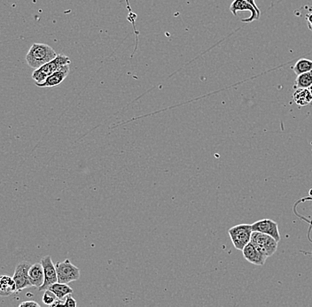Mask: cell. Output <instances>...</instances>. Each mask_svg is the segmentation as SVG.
<instances>
[{
  "label": "cell",
  "instance_id": "9a60e30c",
  "mask_svg": "<svg viewBox=\"0 0 312 307\" xmlns=\"http://www.w3.org/2000/svg\"><path fill=\"white\" fill-rule=\"evenodd\" d=\"M48 289L56 295L58 299H64L67 296L71 295V294L74 292L73 289L70 286H68V284H61V283H59V282H57L56 284L51 285L50 287L48 288Z\"/></svg>",
  "mask_w": 312,
  "mask_h": 307
},
{
  "label": "cell",
  "instance_id": "3957f363",
  "mask_svg": "<svg viewBox=\"0 0 312 307\" xmlns=\"http://www.w3.org/2000/svg\"><path fill=\"white\" fill-rule=\"evenodd\" d=\"M252 232L251 225L249 224H239L231 227L228 231L233 246L238 250H243L250 243Z\"/></svg>",
  "mask_w": 312,
  "mask_h": 307
},
{
  "label": "cell",
  "instance_id": "30bf717a",
  "mask_svg": "<svg viewBox=\"0 0 312 307\" xmlns=\"http://www.w3.org/2000/svg\"><path fill=\"white\" fill-rule=\"evenodd\" d=\"M68 73H69V65H65L61 67V69H59L47 77L43 83L36 84V85L37 87L40 88H51L57 86L66 79Z\"/></svg>",
  "mask_w": 312,
  "mask_h": 307
},
{
  "label": "cell",
  "instance_id": "8992f818",
  "mask_svg": "<svg viewBox=\"0 0 312 307\" xmlns=\"http://www.w3.org/2000/svg\"><path fill=\"white\" fill-rule=\"evenodd\" d=\"M31 267V265L30 262L22 261L18 264L15 267L13 278L16 285L17 293L20 292L26 288L32 287V284L29 278V270Z\"/></svg>",
  "mask_w": 312,
  "mask_h": 307
},
{
  "label": "cell",
  "instance_id": "ac0fdd59",
  "mask_svg": "<svg viewBox=\"0 0 312 307\" xmlns=\"http://www.w3.org/2000/svg\"><path fill=\"white\" fill-rule=\"evenodd\" d=\"M57 299L58 297H56V295L53 291H50L49 289L45 290L44 296H43V302H44V304L50 305L51 306Z\"/></svg>",
  "mask_w": 312,
  "mask_h": 307
},
{
  "label": "cell",
  "instance_id": "5bb4252c",
  "mask_svg": "<svg viewBox=\"0 0 312 307\" xmlns=\"http://www.w3.org/2000/svg\"><path fill=\"white\" fill-rule=\"evenodd\" d=\"M293 98L296 105L300 107H305L312 102V94L309 89L299 88L296 89V91L293 94Z\"/></svg>",
  "mask_w": 312,
  "mask_h": 307
},
{
  "label": "cell",
  "instance_id": "5b68a950",
  "mask_svg": "<svg viewBox=\"0 0 312 307\" xmlns=\"http://www.w3.org/2000/svg\"><path fill=\"white\" fill-rule=\"evenodd\" d=\"M57 272L58 282L61 284H69L80 279V269L71 263L69 260L57 262L55 265Z\"/></svg>",
  "mask_w": 312,
  "mask_h": 307
},
{
  "label": "cell",
  "instance_id": "d4e9b609",
  "mask_svg": "<svg viewBox=\"0 0 312 307\" xmlns=\"http://www.w3.org/2000/svg\"><path fill=\"white\" fill-rule=\"evenodd\" d=\"M305 199H308V200L312 201V197H306Z\"/></svg>",
  "mask_w": 312,
  "mask_h": 307
},
{
  "label": "cell",
  "instance_id": "484cf974",
  "mask_svg": "<svg viewBox=\"0 0 312 307\" xmlns=\"http://www.w3.org/2000/svg\"><path fill=\"white\" fill-rule=\"evenodd\" d=\"M0 34H1V32H0Z\"/></svg>",
  "mask_w": 312,
  "mask_h": 307
},
{
  "label": "cell",
  "instance_id": "603a6c76",
  "mask_svg": "<svg viewBox=\"0 0 312 307\" xmlns=\"http://www.w3.org/2000/svg\"><path fill=\"white\" fill-rule=\"evenodd\" d=\"M307 20H308V26H309V29L312 31V13L307 14Z\"/></svg>",
  "mask_w": 312,
  "mask_h": 307
},
{
  "label": "cell",
  "instance_id": "8fae6325",
  "mask_svg": "<svg viewBox=\"0 0 312 307\" xmlns=\"http://www.w3.org/2000/svg\"><path fill=\"white\" fill-rule=\"evenodd\" d=\"M242 253L246 261L256 265V266H263L266 264V260L268 259L252 243H249L246 245L244 249L242 250Z\"/></svg>",
  "mask_w": 312,
  "mask_h": 307
},
{
  "label": "cell",
  "instance_id": "ffe728a7",
  "mask_svg": "<svg viewBox=\"0 0 312 307\" xmlns=\"http://www.w3.org/2000/svg\"><path fill=\"white\" fill-rule=\"evenodd\" d=\"M20 307H40V304L35 301H25L19 305Z\"/></svg>",
  "mask_w": 312,
  "mask_h": 307
},
{
  "label": "cell",
  "instance_id": "e0dca14e",
  "mask_svg": "<svg viewBox=\"0 0 312 307\" xmlns=\"http://www.w3.org/2000/svg\"><path fill=\"white\" fill-rule=\"evenodd\" d=\"M312 84V73L311 72H306V73L298 74L296 77V83H295V89H309Z\"/></svg>",
  "mask_w": 312,
  "mask_h": 307
},
{
  "label": "cell",
  "instance_id": "7c38bea8",
  "mask_svg": "<svg viewBox=\"0 0 312 307\" xmlns=\"http://www.w3.org/2000/svg\"><path fill=\"white\" fill-rule=\"evenodd\" d=\"M29 278L33 287L40 288L44 282V268L42 264L36 263L29 270Z\"/></svg>",
  "mask_w": 312,
  "mask_h": 307
},
{
  "label": "cell",
  "instance_id": "4fadbf2b",
  "mask_svg": "<svg viewBox=\"0 0 312 307\" xmlns=\"http://www.w3.org/2000/svg\"><path fill=\"white\" fill-rule=\"evenodd\" d=\"M15 292L17 293V289L14 278L8 275H0V296L9 297Z\"/></svg>",
  "mask_w": 312,
  "mask_h": 307
},
{
  "label": "cell",
  "instance_id": "52a82bcc",
  "mask_svg": "<svg viewBox=\"0 0 312 307\" xmlns=\"http://www.w3.org/2000/svg\"><path fill=\"white\" fill-rule=\"evenodd\" d=\"M41 264L44 268V282L40 288H38L39 291H45L51 285L56 284L58 282L57 272L56 267L54 262L52 261L51 256H45L41 260Z\"/></svg>",
  "mask_w": 312,
  "mask_h": 307
},
{
  "label": "cell",
  "instance_id": "ba28073f",
  "mask_svg": "<svg viewBox=\"0 0 312 307\" xmlns=\"http://www.w3.org/2000/svg\"><path fill=\"white\" fill-rule=\"evenodd\" d=\"M251 227L253 231L269 235L278 242L280 241L279 226L274 220H270V219H263V220H258L255 223L252 224Z\"/></svg>",
  "mask_w": 312,
  "mask_h": 307
},
{
  "label": "cell",
  "instance_id": "277c9868",
  "mask_svg": "<svg viewBox=\"0 0 312 307\" xmlns=\"http://www.w3.org/2000/svg\"><path fill=\"white\" fill-rule=\"evenodd\" d=\"M250 243L254 244L265 256L269 258L275 253L279 242L269 235L253 231Z\"/></svg>",
  "mask_w": 312,
  "mask_h": 307
},
{
  "label": "cell",
  "instance_id": "d6986e66",
  "mask_svg": "<svg viewBox=\"0 0 312 307\" xmlns=\"http://www.w3.org/2000/svg\"><path fill=\"white\" fill-rule=\"evenodd\" d=\"M65 304L64 306L66 307H77L78 304H77V301L75 299L74 297H72L71 295H68L65 298Z\"/></svg>",
  "mask_w": 312,
  "mask_h": 307
},
{
  "label": "cell",
  "instance_id": "cb8c5ba5",
  "mask_svg": "<svg viewBox=\"0 0 312 307\" xmlns=\"http://www.w3.org/2000/svg\"><path fill=\"white\" fill-rule=\"evenodd\" d=\"M309 91H310V93L312 94V84L311 85H310V86H309Z\"/></svg>",
  "mask_w": 312,
  "mask_h": 307
},
{
  "label": "cell",
  "instance_id": "44dd1931",
  "mask_svg": "<svg viewBox=\"0 0 312 307\" xmlns=\"http://www.w3.org/2000/svg\"><path fill=\"white\" fill-rule=\"evenodd\" d=\"M247 2H249L250 5H252L254 8H255L256 12H257V14H258L259 16H261V11L259 10L258 7L256 6V4H255V0H246Z\"/></svg>",
  "mask_w": 312,
  "mask_h": 307
},
{
  "label": "cell",
  "instance_id": "7a4b0ae2",
  "mask_svg": "<svg viewBox=\"0 0 312 307\" xmlns=\"http://www.w3.org/2000/svg\"><path fill=\"white\" fill-rule=\"evenodd\" d=\"M70 59L64 55V54H59L54 60H51L48 63L44 64V66L35 69L32 73V78L35 81V84H40L43 83L47 77L51 75L54 72L61 69V67L65 65H70Z\"/></svg>",
  "mask_w": 312,
  "mask_h": 307
},
{
  "label": "cell",
  "instance_id": "7402d4cb",
  "mask_svg": "<svg viewBox=\"0 0 312 307\" xmlns=\"http://www.w3.org/2000/svg\"><path fill=\"white\" fill-rule=\"evenodd\" d=\"M64 304H65V301L63 299H57L51 306H64Z\"/></svg>",
  "mask_w": 312,
  "mask_h": 307
},
{
  "label": "cell",
  "instance_id": "9c48e42d",
  "mask_svg": "<svg viewBox=\"0 0 312 307\" xmlns=\"http://www.w3.org/2000/svg\"><path fill=\"white\" fill-rule=\"evenodd\" d=\"M230 11L232 12V14L234 16H237V13L238 12H242V11H249V12H250L251 13L250 17L248 18V19H243L242 20V22L249 23V22H252L254 20H258L259 18H260L254 7L250 5L249 2H247L246 0H234L232 2V5H231V7H230Z\"/></svg>",
  "mask_w": 312,
  "mask_h": 307
},
{
  "label": "cell",
  "instance_id": "2e32d148",
  "mask_svg": "<svg viewBox=\"0 0 312 307\" xmlns=\"http://www.w3.org/2000/svg\"><path fill=\"white\" fill-rule=\"evenodd\" d=\"M292 70L296 75L306 72H310L312 71V60L309 59H300L293 66Z\"/></svg>",
  "mask_w": 312,
  "mask_h": 307
},
{
  "label": "cell",
  "instance_id": "6da1fadb",
  "mask_svg": "<svg viewBox=\"0 0 312 307\" xmlns=\"http://www.w3.org/2000/svg\"><path fill=\"white\" fill-rule=\"evenodd\" d=\"M57 54L50 45L45 44H33L26 56V61L29 67L33 69H37L44 66V64L54 60Z\"/></svg>",
  "mask_w": 312,
  "mask_h": 307
}]
</instances>
